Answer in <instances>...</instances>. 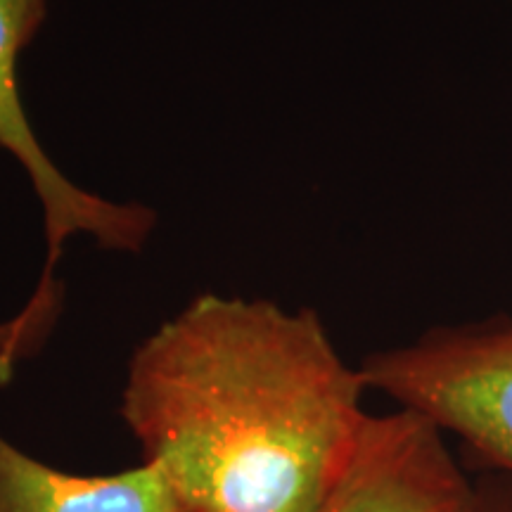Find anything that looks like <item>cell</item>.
I'll return each mask as SVG.
<instances>
[{
    "label": "cell",
    "mask_w": 512,
    "mask_h": 512,
    "mask_svg": "<svg viewBox=\"0 0 512 512\" xmlns=\"http://www.w3.org/2000/svg\"><path fill=\"white\" fill-rule=\"evenodd\" d=\"M366 389L316 311L200 294L128 358L119 415L178 512H316Z\"/></svg>",
    "instance_id": "6da1fadb"
},
{
    "label": "cell",
    "mask_w": 512,
    "mask_h": 512,
    "mask_svg": "<svg viewBox=\"0 0 512 512\" xmlns=\"http://www.w3.org/2000/svg\"><path fill=\"white\" fill-rule=\"evenodd\" d=\"M358 370L368 389L456 434L484 472L512 482V313L439 325Z\"/></svg>",
    "instance_id": "7a4b0ae2"
},
{
    "label": "cell",
    "mask_w": 512,
    "mask_h": 512,
    "mask_svg": "<svg viewBox=\"0 0 512 512\" xmlns=\"http://www.w3.org/2000/svg\"><path fill=\"white\" fill-rule=\"evenodd\" d=\"M0 512H178L150 463L112 475L53 467L0 432Z\"/></svg>",
    "instance_id": "5b68a950"
},
{
    "label": "cell",
    "mask_w": 512,
    "mask_h": 512,
    "mask_svg": "<svg viewBox=\"0 0 512 512\" xmlns=\"http://www.w3.org/2000/svg\"><path fill=\"white\" fill-rule=\"evenodd\" d=\"M316 512H479L446 434L418 413L370 415L347 470Z\"/></svg>",
    "instance_id": "277c9868"
},
{
    "label": "cell",
    "mask_w": 512,
    "mask_h": 512,
    "mask_svg": "<svg viewBox=\"0 0 512 512\" xmlns=\"http://www.w3.org/2000/svg\"><path fill=\"white\" fill-rule=\"evenodd\" d=\"M48 342V328L27 311L0 323V382H10L17 366L41 351Z\"/></svg>",
    "instance_id": "8992f818"
},
{
    "label": "cell",
    "mask_w": 512,
    "mask_h": 512,
    "mask_svg": "<svg viewBox=\"0 0 512 512\" xmlns=\"http://www.w3.org/2000/svg\"><path fill=\"white\" fill-rule=\"evenodd\" d=\"M479 512H512V482L494 472L477 477Z\"/></svg>",
    "instance_id": "52a82bcc"
},
{
    "label": "cell",
    "mask_w": 512,
    "mask_h": 512,
    "mask_svg": "<svg viewBox=\"0 0 512 512\" xmlns=\"http://www.w3.org/2000/svg\"><path fill=\"white\" fill-rule=\"evenodd\" d=\"M50 0H0V147L27 171L43 207L46 223V266L34 292L53 294L62 285L55 278L64 242L91 235L110 252L138 254L157 226V214L145 204H119L81 190L46 155L19 95L17 64L48 17Z\"/></svg>",
    "instance_id": "3957f363"
}]
</instances>
